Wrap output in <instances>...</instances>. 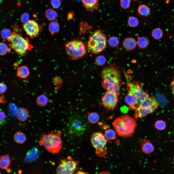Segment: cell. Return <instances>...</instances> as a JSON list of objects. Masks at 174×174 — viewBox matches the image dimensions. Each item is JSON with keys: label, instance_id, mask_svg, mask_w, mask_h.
<instances>
[{"label": "cell", "instance_id": "1", "mask_svg": "<svg viewBox=\"0 0 174 174\" xmlns=\"http://www.w3.org/2000/svg\"><path fill=\"white\" fill-rule=\"evenodd\" d=\"M100 76L103 87L118 96L120 93L122 83L118 67L115 64L107 66L103 69Z\"/></svg>", "mask_w": 174, "mask_h": 174}, {"label": "cell", "instance_id": "2", "mask_svg": "<svg viewBox=\"0 0 174 174\" xmlns=\"http://www.w3.org/2000/svg\"><path fill=\"white\" fill-rule=\"evenodd\" d=\"M13 32L7 39L11 44V48L18 54L25 55L28 51L31 50L33 46L29 43L27 37L22 36L21 30L17 25L12 26Z\"/></svg>", "mask_w": 174, "mask_h": 174}, {"label": "cell", "instance_id": "3", "mask_svg": "<svg viewBox=\"0 0 174 174\" xmlns=\"http://www.w3.org/2000/svg\"><path fill=\"white\" fill-rule=\"evenodd\" d=\"M136 124L135 120L128 115L119 117L112 123L117 134L123 138L130 137L133 135Z\"/></svg>", "mask_w": 174, "mask_h": 174}, {"label": "cell", "instance_id": "4", "mask_svg": "<svg viewBox=\"0 0 174 174\" xmlns=\"http://www.w3.org/2000/svg\"><path fill=\"white\" fill-rule=\"evenodd\" d=\"M38 143L50 153L53 154L58 153L60 151L62 145L60 132H58L56 133L52 130L47 133L44 132L41 134Z\"/></svg>", "mask_w": 174, "mask_h": 174}, {"label": "cell", "instance_id": "5", "mask_svg": "<svg viewBox=\"0 0 174 174\" xmlns=\"http://www.w3.org/2000/svg\"><path fill=\"white\" fill-rule=\"evenodd\" d=\"M107 43L106 35L100 29H97L89 36L87 44V49L93 54H97L105 49Z\"/></svg>", "mask_w": 174, "mask_h": 174}, {"label": "cell", "instance_id": "6", "mask_svg": "<svg viewBox=\"0 0 174 174\" xmlns=\"http://www.w3.org/2000/svg\"><path fill=\"white\" fill-rule=\"evenodd\" d=\"M67 54L72 60H77L84 56L86 53V45L83 41L78 39L67 41L65 44Z\"/></svg>", "mask_w": 174, "mask_h": 174}, {"label": "cell", "instance_id": "7", "mask_svg": "<svg viewBox=\"0 0 174 174\" xmlns=\"http://www.w3.org/2000/svg\"><path fill=\"white\" fill-rule=\"evenodd\" d=\"M126 77L128 93L134 98L137 108L149 96V94L143 90V83L139 81L131 82L128 77Z\"/></svg>", "mask_w": 174, "mask_h": 174}, {"label": "cell", "instance_id": "8", "mask_svg": "<svg viewBox=\"0 0 174 174\" xmlns=\"http://www.w3.org/2000/svg\"><path fill=\"white\" fill-rule=\"evenodd\" d=\"M158 106L155 97L149 96L136 109L134 116L136 118H142L154 111Z\"/></svg>", "mask_w": 174, "mask_h": 174}, {"label": "cell", "instance_id": "9", "mask_svg": "<svg viewBox=\"0 0 174 174\" xmlns=\"http://www.w3.org/2000/svg\"><path fill=\"white\" fill-rule=\"evenodd\" d=\"M90 140L96 155L100 157L105 156L107 153L106 146L107 140L103 134L100 131L95 132L92 134Z\"/></svg>", "mask_w": 174, "mask_h": 174}, {"label": "cell", "instance_id": "10", "mask_svg": "<svg viewBox=\"0 0 174 174\" xmlns=\"http://www.w3.org/2000/svg\"><path fill=\"white\" fill-rule=\"evenodd\" d=\"M87 126L83 118L77 115L71 116L68 123L70 133L77 136H80L84 133L87 130Z\"/></svg>", "mask_w": 174, "mask_h": 174}, {"label": "cell", "instance_id": "11", "mask_svg": "<svg viewBox=\"0 0 174 174\" xmlns=\"http://www.w3.org/2000/svg\"><path fill=\"white\" fill-rule=\"evenodd\" d=\"M79 161L69 156L61 160L56 169V174H74L77 169Z\"/></svg>", "mask_w": 174, "mask_h": 174}, {"label": "cell", "instance_id": "12", "mask_svg": "<svg viewBox=\"0 0 174 174\" xmlns=\"http://www.w3.org/2000/svg\"><path fill=\"white\" fill-rule=\"evenodd\" d=\"M117 97L113 93L107 91L102 98L103 106L108 110L116 108L118 101Z\"/></svg>", "mask_w": 174, "mask_h": 174}, {"label": "cell", "instance_id": "13", "mask_svg": "<svg viewBox=\"0 0 174 174\" xmlns=\"http://www.w3.org/2000/svg\"><path fill=\"white\" fill-rule=\"evenodd\" d=\"M22 27L28 35L31 38L37 36L38 34L39 26L38 23L34 20H29L27 22L23 23Z\"/></svg>", "mask_w": 174, "mask_h": 174}, {"label": "cell", "instance_id": "14", "mask_svg": "<svg viewBox=\"0 0 174 174\" xmlns=\"http://www.w3.org/2000/svg\"><path fill=\"white\" fill-rule=\"evenodd\" d=\"M83 6L88 12H93L99 7L98 0H82Z\"/></svg>", "mask_w": 174, "mask_h": 174}, {"label": "cell", "instance_id": "15", "mask_svg": "<svg viewBox=\"0 0 174 174\" xmlns=\"http://www.w3.org/2000/svg\"><path fill=\"white\" fill-rule=\"evenodd\" d=\"M137 45V41L134 38L131 37L125 38L123 42V47L129 51L134 49L136 47Z\"/></svg>", "mask_w": 174, "mask_h": 174}, {"label": "cell", "instance_id": "16", "mask_svg": "<svg viewBox=\"0 0 174 174\" xmlns=\"http://www.w3.org/2000/svg\"><path fill=\"white\" fill-rule=\"evenodd\" d=\"M141 146L142 151L146 154L151 153L154 150L152 144L149 140L147 139H144L142 141Z\"/></svg>", "mask_w": 174, "mask_h": 174}, {"label": "cell", "instance_id": "17", "mask_svg": "<svg viewBox=\"0 0 174 174\" xmlns=\"http://www.w3.org/2000/svg\"><path fill=\"white\" fill-rule=\"evenodd\" d=\"M16 115L17 119L21 121H26L30 116L27 109L24 107H20L17 109Z\"/></svg>", "mask_w": 174, "mask_h": 174}, {"label": "cell", "instance_id": "18", "mask_svg": "<svg viewBox=\"0 0 174 174\" xmlns=\"http://www.w3.org/2000/svg\"><path fill=\"white\" fill-rule=\"evenodd\" d=\"M30 74V72L28 67L22 65L17 68L16 75L20 78L25 79Z\"/></svg>", "mask_w": 174, "mask_h": 174}, {"label": "cell", "instance_id": "19", "mask_svg": "<svg viewBox=\"0 0 174 174\" xmlns=\"http://www.w3.org/2000/svg\"><path fill=\"white\" fill-rule=\"evenodd\" d=\"M39 155V152L36 149L31 150L27 153L25 160L28 162L33 161L37 158Z\"/></svg>", "mask_w": 174, "mask_h": 174}, {"label": "cell", "instance_id": "20", "mask_svg": "<svg viewBox=\"0 0 174 174\" xmlns=\"http://www.w3.org/2000/svg\"><path fill=\"white\" fill-rule=\"evenodd\" d=\"M11 163L10 157L7 155H1L0 158V167L1 168L6 170L8 168V167Z\"/></svg>", "mask_w": 174, "mask_h": 174}, {"label": "cell", "instance_id": "21", "mask_svg": "<svg viewBox=\"0 0 174 174\" xmlns=\"http://www.w3.org/2000/svg\"><path fill=\"white\" fill-rule=\"evenodd\" d=\"M125 100L130 108L136 109L137 108L136 101L134 98L129 93H128L126 95Z\"/></svg>", "mask_w": 174, "mask_h": 174}, {"label": "cell", "instance_id": "22", "mask_svg": "<svg viewBox=\"0 0 174 174\" xmlns=\"http://www.w3.org/2000/svg\"><path fill=\"white\" fill-rule=\"evenodd\" d=\"M137 41V44L141 49L147 47L149 44V41L146 37L142 36L138 37Z\"/></svg>", "mask_w": 174, "mask_h": 174}, {"label": "cell", "instance_id": "23", "mask_svg": "<svg viewBox=\"0 0 174 174\" xmlns=\"http://www.w3.org/2000/svg\"><path fill=\"white\" fill-rule=\"evenodd\" d=\"M48 101V98L45 94H44L38 96L36 100L37 104L41 107H44L46 105Z\"/></svg>", "mask_w": 174, "mask_h": 174}, {"label": "cell", "instance_id": "24", "mask_svg": "<svg viewBox=\"0 0 174 174\" xmlns=\"http://www.w3.org/2000/svg\"><path fill=\"white\" fill-rule=\"evenodd\" d=\"M14 139L17 143L22 144L24 143L26 140V137L23 133L18 131L16 132L14 134Z\"/></svg>", "mask_w": 174, "mask_h": 174}, {"label": "cell", "instance_id": "25", "mask_svg": "<svg viewBox=\"0 0 174 174\" xmlns=\"http://www.w3.org/2000/svg\"><path fill=\"white\" fill-rule=\"evenodd\" d=\"M45 14L48 19L51 21L55 20L58 16L57 12L51 8L46 10L45 11Z\"/></svg>", "mask_w": 174, "mask_h": 174}, {"label": "cell", "instance_id": "26", "mask_svg": "<svg viewBox=\"0 0 174 174\" xmlns=\"http://www.w3.org/2000/svg\"><path fill=\"white\" fill-rule=\"evenodd\" d=\"M138 13L141 16H147L150 14V8L144 4L140 5L138 9Z\"/></svg>", "mask_w": 174, "mask_h": 174}, {"label": "cell", "instance_id": "27", "mask_svg": "<svg viewBox=\"0 0 174 174\" xmlns=\"http://www.w3.org/2000/svg\"><path fill=\"white\" fill-rule=\"evenodd\" d=\"M152 36L153 38L156 40L161 39L163 37V32L160 28H157L153 29L151 33Z\"/></svg>", "mask_w": 174, "mask_h": 174}, {"label": "cell", "instance_id": "28", "mask_svg": "<svg viewBox=\"0 0 174 174\" xmlns=\"http://www.w3.org/2000/svg\"><path fill=\"white\" fill-rule=\"evenodd\" d=\"M104 135L107 141H110L116 138L115 132L112 129H108L106 130Z\"/></svg>", "mask_w": 174, "mask_h": 174}, {"label": "cell", "instance_id": "29", "mask_svg": "<svg viewBox=\"0 0 174 174\" xmlns=\"http://www.w3.org/2000/svg\"><path fill=\"white\" fill-rule=\"evenodd\" d=\"M87 119L91 123L94 124L99 121V116L98 114L95 112L90 113L88 115Z\"/></svg>", "mask_w": 174, "mask_h": 174}, {"label": "cell", "instance_id": "30", "mask_svg": "<svg viewBox=\"0 0 174 174\" xmlns=\"http://www.w3.org/2000/svg\"><path fill=\"white\" fill-rule=\"evenodd\" d=\"M59 25L57 22L53 21L51 22L49 26V30L52 34L57 32L59 29Z\"/></svg>", "mask_w": 174, "mask_h": 174}, {"label": "cell", "instance_id": "31", "mask_svg": "<svg viewBox=\"0 0 174 174\" xmlns=\"http://www.w3.org/2000/svg\"><path fill=\"white\" fill-rule=\"evenodd\" d=\"M128 24L130 27L135 28L137 27L139 24V21L136 17L134 16L130 17L128 20Z\"/></svg>", "mask_w": 174, "mask_h": 174}, {"label": "cell", "instance_id": "32", "mask_svg": "<svg viewBox=\"0 0 174 174\" xmlns=\"http://www.w3.org/2000/svg\"><path fill=\"white\" fill-rule=\"evenodd\" d=\"M108 43L110 46L115 47L118 45L119 42L118 38L116 37L112 36L109 38Z\"/></svg>", "mask_w": 174, "mask_h": 174}, {"label": "cell", "instance_id": "33", "mask_svg": "<svg viewBox=\"0 0 174 174\" xmlns=\"http://www.w3.org/2000/svg\"><path fill=\"white\" fill-rule=\"evenodd\" d=\"M155 127L157 130H162L165 129L166 124L164 121L161 120H158L155 123Z\"/></svg>", "mask_w": 174, "mask_h": 174}, {"label": "cell", "instance_id": "34", "mask_svg": "<svg viewBox=\"0 0 174 174\" xmlns=\"http://www.w3.org/2000/svg\"><path fill=\"white\" fill-rule=\"evenodd\" d=\"M106 61V59L104 56L100 55L97 56L95 59V63L98 66H102L104 65Z\"/></svg>", "mask_w": 174, "mask_h": 174}, {"label": "cell", "instance_id": "35", "mask_svg": "<svg viewBox=\"0 0 174 174\" xmlns=\"http://www.w3.org/2000/svg\"><path fill=\"white\" fill-rule=\"evenodd\" d=\"M11 33L10 30L7 29H3L1 32V37L4 39H7L11 36Z\"/></svg>", "mask_w": 174, "mask_h": 174}, {"label": "cell", "instance_id": "36", "mask_svg": "<svg viewBox=\"0 0 174 174\" xmlns=\"http://www.w3.org/2000/svg\"><path fill=\"white\" fill-rule=\"evenodd\" d=\"M0 54L1 55H4L9 51L7 45L3 42L0 43Z\"/></svg>", "mask_w": 174, "mask_h": 174}, {"label": "cell", "instance_id": "37", "mask_svg": "<svg viewBox=\"0 0 174 174\" xmlns=\"http://www.w3.org/2000/svg\"><path fill=\"white\" fill-rule=\"evenodd\" d=\"M130 0H120V5L123 9H127L130 7Z\"/></svg>", "mask_w": 174, "mask_h": 174}, {"label": "cell", "instance_id": "38", "mask_svg": "<svg viewBox=\"0 0 174 174\" xmlns=\"http://www.w3.org/2000/svg\"><path fill=\"white\" fill-rule=\"evenodd\" d=\"M51 4L54 8L57 9L60 7L61 5L60 0H51Z\"/></svg>", "mask_w": 174, "mask_h": 174}, {"label": "cell", "instance_id": "39", "mask_svg": "<svg viewBox=\"0 0 174 174\" xmlns=\"http://www.w3.org/2000/svg\"><path fill=\"white\" fill-rule=\"evenodd\" d=\"M29 15L27 13L23 14L21 15V22L23 23L27 22L29 21Z\"/></svg>", "mask_w": 174, "mask_h": 174}, {"label": "cell", "instance_id": "40", "mask_svg": "<svg viewBox=\"0 0 174 174\" xmlns=\"http://www.w3.org/2000/svg\"><path fill=\"white\" fill-rule=\"evenodd\" d=\"M7 89V86L4 83L2 82L0 83V93L3 94L6 91Z\"/></svg>", "mask_w": 174, "mask_h": 174}, {"label": "cell", "instance_id": "41", "mask_svg": "<svg viewBox=\"0 0 174 174\" xmlns=\"http://www.w3.org/2000/svg\"><path fill=\"white\" fill-rule=\"evenodd\" d=\"M0 124H2L6 118V115L3 111H1L0 112Z\"/></svg>", "mask_w": 174, "mask_h": 174}, {"label": "cell", "instance_id": "42", "mask_svg": "<svg viewBox=\"0 0 174 174\" xmlns=\"http://www.w3.org/2000/svg\"><path fill=\"white\" fill-rule=\"evenodd\" d=\"M170 87L174 95V77L170 84Z\"/></svg>", "mask_w": 174, "mask_h": 174}, {"label": "cell", "instance_id": "43", "mask_svg": "<svg viewBox=\"0 0 174 174\" xmlns=\"http://www.w3.org/2000/svg\"><path fill=\"white\" fill-rule=\"evenodd\" d=\"M0 102L2 104H4L6 103L5 100L4 96L3 94H1L0 97Z\"/></svg>", "mask_w": 174, "mask_h": 174}, {"label": "cell", "instance_id": "44", "mask_svg": "<svg viewBox=\"0 0 174 174\" xmlns=\"http://www.w3.org/2000/svg\"><path fill=\"white\" fill-rule=\"evenodd\" d=\"M74 14V12L71 11L69 12L67 15V18L69 19H71L73 18Z\"/></svg>", "mask_w": 174, "mask_h": 174}, {"label": "cell", "instance_id": "45", "mask_svg": "<svg viewBox=\"0 0 174 174\" xmlns=\"http://www.w3.org/2000/svg\"><path fill=\"white\" fill-rule=\"evenodd\" d=\"M74 174H87L85 172L82 171H79L75 173Z\"/></svg>", "mask_w": 174, "mask_h": 174}, {"label": "cell", "instance_id": "46", "mask_svg": "<svg viewBox=\"0 0 174 174\" xmlns=\"http://www.w3.org/2000/svg\"><path fill=\"white\" fill-rule=\"evenodd\" d=\"M98 174H112L111 173L107 171H103L99 173Z\"/></svg>", "mask_w": 174, "mask_h": 174}, {"label": "cell", "instance_id": "47", "mask_svg": "<svg viewBox=\"0 0 174 174\" xmlns=\"http://www.w3.org/2000/svg\"><path fill=\"white\" fill-rule=\"evenodd\" d=\"M3 0H0V3H1L3 1Z\"/></svg>", "mask_w": 174, "mask_h": 174}, {"label": "cell", "instance_id": "48", "mask_svg": "<svg viewBox=\"0 0 174 174\" xmlns=\"http://www.w3.org/2000/svg\"><path fill=\"white\" fill-rule=\"evenodd\" d=\"M173 161H174V158L173 159Z\"/></svg>", "mask_w": 174, "mask_h": 174}, {"label": "cell", "instance_id": "49", "mask_svg": "<svg viewBox=\"0 0 174 174\" xmlns=\"http://www.w3.org/2000/svg\"><path fill=\"white\" fill-rule=\"evenodd\" d=\"M77 0L79 1H81V0Z\"/></svg>", "mask_w": 174, "mask_h": 174}, {"label": "cell", "instance_id": "50", "mask_svg": "<svg viewBox=\"0 0 174 174\" xmlns=\"http://www.w3.org/2000/svg\"><path fill=\"white\" fill-rule=\"evenodd\" d=\"M167 0L168 1H169V0Z\"/></svg>", "mask_w": 174, "mask_h": 174}, {"label": "cell", "instance_id": "51", "mask_svg": "<svg viewBox=\"0 0 174 174\" xmlns=\"http://www.w3.org/2000/svg\"><path fill=\"white\" fill-rule=\"evenodd\" d=\"M0 174H1V173H0Z\"/></svg>", "mask_w": 174, "mask_h": 174}, {"label": "cell", "instance_id": "52", "mask_svg": "<svg viewBox=\"0 0 174 174\" xmlns=\"http://www.w3.org/2000/svg\"><path fill=\"white\" fill-rule=\"evenodd\" d=\"M60 0V1H61V0Z\"/></svg>", "mask_w": 174, "mask_h": 174}]
</instances>
